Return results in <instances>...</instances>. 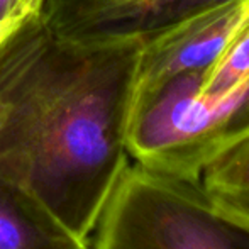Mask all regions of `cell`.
I'll return each instance as SVG.
<instances>
[{
  "label": "cell",
  "mask_w": 249,
  "mask_h": 249,
  "mask_svg": "<svg viewBox=\"0 0 249 249\" xmlns=\"http://www.w3.org/2000/svg\"><path fill=\"white\" fill-rule=\"evenodd\" d=\"M142 37L66 33L43 10L0 43V177L90 244L131 161L125 117Z\"/></svg>",
  "instance_id": "1"
},
{
  "label": "cell",
  "mask_w": 249,
  "mask_h": 249,
  "mask_svg": "<svg viewBox=\"0 0 249 249\" xmlns=\"http://www.w3.org/2000/svg\"><path fill=\"white\" fill-rule=\"evenodd\" d=\"M92 249H249V222L200 180L129 161L93 231Z\"/></svg>",
  "instance_id": "2"
},
{
  "label": "cell",
  "mask_w": 249,
  "mask_h": 249,
  "mask_svg": "<svg viewBox=\"0 0 249 249\" xmlns=\"http://www.w3.org/2000/svg\"><path fill=\"white\" fill-rule=\"evenodd\" d=\"M200 73L173 76L129 99L125 149L132 161L188 180H200L215 156L249 136V82L224 97L198 93Z\"/></svg>",
  "instance_id": "3"
},
{
  "label": "cell",
  "mask_w": 249,
  "mask_h": 249,
  "mask_svg": "<svg viewBox=\"0 0 249 249\" xmlns=\"http://www.w3.org/2000/svg\"><path fill=\"white\" fill-rule=\"evenodd\" d=\"M249 26V0H219L144 33L132 73L131 97L173 76L203 71Z\"/></svg>",
  "instance_id": "4"
},
{
  "label": "cell",
  "mask_w": 249,
  "mask_h": 249,
  "mask_svg": "<svg viewBox=\"0 0 249 249\" xmlns=\"http://www.w3.org/2000/svg\"><path fill=\"white\" fill-rule=\"evenodd\" d=\"M20 185L0 177V249H89Z\"/></svg>",
  "instance_id": "5"
},
{
  "label": "cell",
  "mask_w": 249,
  "mask_h": 249,
  "mask_svg": "<svg viewBox=\"0 0 249 249\" xmlns=\"http://www.w3.org/2000/svg\"><path fill=\"white\" fill-rule=\"evenodd\" d=\"M200 181L224 209L249 222V136L213 158Z\"/></svg>",
  "instance_id": "6"
},
{
  "label": "cell",
  "mask_w": 249,
  "mask_h": 249,
  "mask_svg": "<svg viewBox=\"0 0 249 249\" xmlns=\"http://www.w3.org/2000/svg\"><path fill=\"white\" fill-rule=\"evenodd\" d=\"M212 2L219 0H148L138 9H117L107 0H90L85 20L93 31L131 29L148 33Z\"/></svg>",
  "instance_id": "7"
},
{
  "label": "cell",
  "mask_w": 249,
  "mask_h": 249,
  "mask_svg": "<svg viewBox=\"0 0 249 249\" xmlns=\"http://www.w3.org/2000/svg\"><path fill=\"white\" fill-rule=\"evenodd\" d=\"M249 82V26L244 27L220 53V56L200 73L198 93L203 97H224Z\"/></svg>",
  "instance_id": "8"
},
{
  "label": "cell",
  "mask_w": 249,
  "mask_h": 249,
  "mask_svg": "<svg viewBox=\"0 0 249 249\" xmlns=\"http://www.w3.org/2000/svg\"><path fill=\"white\" fill-rule=\"evenodd\" d=\"M48 0H0V43L41 16Z\"/></svg>",
  "instance_id": "9"
},
{
  "label": "cell",
  "mask_w": 249,
  "mask_h": 249,
  "mask_svg": "<svg viewBox=\"0 0 249 249\" xmlns=\"http://www.w3.org/2000/svg\"><path fill=\"white\" fill-rule=\"evenodd\" d=\"M107 2L117 9H138V7L144 5L148 0H107Z\"/></svg>",
  "instance_id": "10"
},
{
  "label": "cell",
  "mask_w": 249,
  "mask_h": 249,
  "mask_svg": "<svg viewBox=\"0 0 249 249\" xmlns=\"http://www.w3.org/2000/svg\"><path fill=\"white\" fill-rule=\"evenodd\" d=\"M89 249H92V246H90V248H89Z\"/></svg>",
  "instance_id": "11"
}]
</instances>
